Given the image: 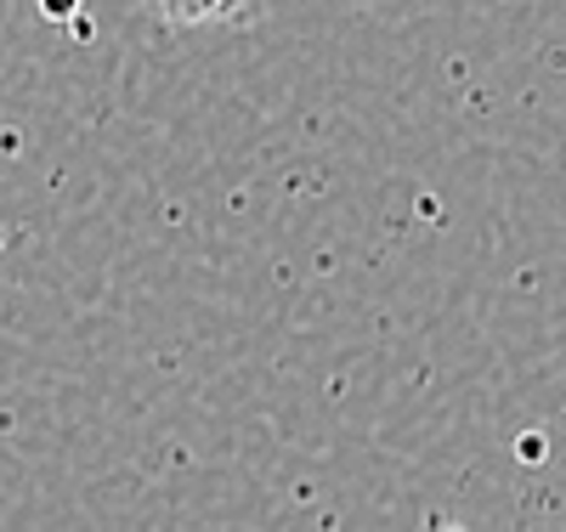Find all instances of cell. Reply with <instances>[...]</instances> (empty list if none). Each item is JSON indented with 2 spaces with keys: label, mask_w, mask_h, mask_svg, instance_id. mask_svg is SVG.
<instances>
[{
  "label": "cell",
  "mask_w": 566,
  "mask_h": 532,
  "mask_svg": "<svg viewBox=\"0 0 566 532\" xmlns=\"http://www.w3.org/2000/svg\"><path fill=\"white\" fill-rule=\"evenodd\" d=\"M165 29H210V23H227L239 18L250 0H142Z\"/></svg>",
  "instance_id": "obj_1"
},
{
  "label": "cell",
  "mask_w": 566,
  "mask_h": 532,
  "mask_svg": "<svg viewBox=\"0 0 566 532\" xmlns=\"http://www.w3.org/2000/svg\"><path fill=\"white\" fill-rule=\"evenodd\" d=\"M437 532H464V526H437Z\"/></svg>",
  "instance_id": "obj_2"
}]
</instances>
